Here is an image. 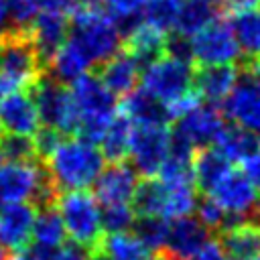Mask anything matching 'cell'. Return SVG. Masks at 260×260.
Listing matches in <instances>:
<instances>
[{"mask_svg": "<svg viewBox=\"0 0 260 260\" xmlns=\"http://www.w3.org/2000/svg\"><path fill=\"white\" fill-rule=\"evenodd\" d=\"M0 156L6 162H30V160H41L37 146H35V136H22V134H8L4 132L0 136Z\"/></svg>", "mask_w": 260, "mask_h": 260, "instance_id": "obj_33", "label": "cell"}, {"mask_svg": "<svg viewBox=\"0 0 260 260\" xmlns=\"http://www.w3.org/2000/svg\"><path fill=\"white\" fill-rule=\"evenodd\" d=\"M55 205L61 213L69 240L85 248L89 254H100L104 242V223L95 195H91L87 189H73L61 193Z\"/></svg>", "mask_w": 260, "mask_h": 260, "instance_id": "obj_4", "label": "cell"}, {"mask_svg": "<svg viewBox=\"0 0 260 260\" xmlns=\"http://www.w3.org/2000/svg\"><path fill=\"white\" fill-rule=\"evenodd\" d=\"M225 258L228 256H225V252H223V248L219 246L217 240H209L203 246V250L197 254V260H225Z\"/></svg>", "mask_w": 260, "mask_h": 260, "instance_id": "obj_40", "label": "cell"}, {"mask_svg": "<svg viewBox=\"0 0 260 260\" xmlns=\"http://www.w3.org/2000/svg\"><path fill=\"white\" fill-rule=\"evenodd\" d=\"M104 0H71V14L81 12V10H95L102 8Z\"/></svg>", "mask_w": 260, "mask_h": 260, "instance_id": "obj_43", "label": "cell"}, {"mask_svg": "<svg viewBox=\"0 0 260 260\" xmlns=\"http://www.w3.org/2000/svg\"><path fill=\"white\" fill-rule=\"evenodd\" d=\"M69 39L87 53L93 65L106 63L120 53V47H124V37L116 18L102 8L73 12Z\"/></svg>", "mask_w": 260, "mask_h": 260, "instance_id": "obj_5", "label": "cell"}, {"mask_svg": "<svg viewBox=\"0 0 260 260\" xmlns=\"http://www.w3.org/2000/svg\"><path fill=\"white\" fill-rule=\"evenodd\" d=\"M219 2H221V8L225 14H236V12L260 6V0H219Z\"/></svg>", "mask_w": 260, "mask_h": 260, "instance_id": "obj_41", "label": "cell"}, {"mask_svg": "<svg viewBox=\"0 0 260 260\" xmlns=\"http://www.w3.org/2000/svg\"><path fill=\"white\" fill-rule=\"evenodd\" d=\"M238 67V81L219 108L234 124L244 126L260 136V77L248 67Z\"/></svg>", "mask_w": 260, "mask_h": 260, "instance_id": "obj_10", "label": "cell"}, {"mask_svg": "<svg viewBox=\"0 0 260 260\" xmlns=\"http://www.w3.org/2000/svg\"><path fill=\"white\" fill-rule=\"evenodd\" d=\"M148 0H104L106 10L116 18H128L134 14H140V10L146 6Z\"/></svg>", "mask_w": 260, "mask_h": 260, "instance_id": "obj_38", "label": "cell"}, {"mask_svg": "<svg viewBox=\"0 0 260 260\" xmlns=\"http://www.w3.org/2000/svg\"><path fill=\"white\" fill-rule=\"evenodd\" d=\"M104 152L83 138H63L53 154L45 160V167L57 185V189L73 191L85 189L104 171Z\"/></svg>", "mask_w": 260, "mask_h": 260, "instance_id": "obj_1", "label": "cell"}, {"mask_svg": "<svg viewBox=\"0 0 260 260\" xmlns=\"http://www.w3.org/2000/svg\"><path fill=\"white\" fill-rule=\"evenodd\" d=\"M167 39L169 35L152 28L150 24H146L144 20L124 39V49L130 51L138 63L142 65V71L154 63L158 57H162L167 53Z\"/></svg>", "mask_w": 260, "mask_h": 260, "instance_id": "obj_21", "label": "cell"}, {"mask_svg": "<svg viewBox=\"0 0 260 260\" xmlns=\"http://www.w3.org/2000/svg\"><path fill=\"white\" fill-rule=\"evenodd\" d=\"M140 73H142V65L138 63V59L122 47L120 53H116L112 59L102 63L98 75L116 95H126L132 89H136V83L142 79Z\"/></svg>", "mask_w": 260, "mask_h": 260, "instance_id": "obj_18", "label": "cell"}, {"mask_svg": "<svg viewBox=\"0 0 260 260\" xmlns=\"http://www.w3.org/2000/svg\"><path fill=\"white\" fill-rule=\"evenodd\" d=\"M138 171L124 160L110 162L93 183V195L102 205L130 203L138 189Z\"/></svg>", "mask_w": 260, "mask_h": 260, "instance_id": "obj_12", "label": "cell"}, {"mask_svg": "<svg viewBox=\"0 0 260 260\" xmlns=\"http://www.w3.org/2000/svg\"><path fill=\"white\" fill-rule=\"evenodd\" d=\"M120 112H124L134 124H169L171 120L167 106L144 87L126 93L120 102Z\"/></svg>", "mask_w": 260, "mask_h": 260, "instance_id": "obj_20", "label": "cell"}, {"mask_svg": "<svg viewBox=\"0 0 260 260\" xmlns=\"http://www.w3.org/2000/svg\"><path fill=\"white\" fill-rule=\"evenodd\" d=\"M10 256H12V252H8L4 246H0V260H10Z\"/></svg>", "mask_w": 260, "mask_h": 260, "instance_id": "obj_46", "label": "cell"}, {"mask_svg": "<svg viewBox=\"0 0 260 260\" xmlns=\"http://www.w3.org/2000/svg\"><path fill=\"white\" fill-rule=\"evenodd\" d=\"M41 6L37 0H8V14H10V28L30 32Z\"/></svg>", "mask_w": 260, "mask_h": 260, "instance_id": "obj_34", "label": "cell"}, {"mask_svg": "<svg viewBox=\"0 0 260 260\" xmlns=\"http://www.w3.org/2000/svg\"><path fill=\"white\" fill-rule=\"evenodd\" d=\"M193 65H234L240 63L242 49L238 45L232 22L225 18H215L203 30H199L191 41Z\"/></svg>", "mask_w": 260, "mask_h": 260, "instance_id": "obj_8", "label": "cell"}, {"mask_svg": "<svg viewBox=\"0 0 260 260\" xmlns=\"http://www.w3.org/2000/svg\"><path fill=\"white\" fill-rule=\"evenodd\" d=\"M61 140H63V134L59 132V130H55V128H49V126H45V128H41L37 134H35V146H37V152H39V158L45 162L51 154H53V150L61 144Z\"/></svg>", "mask_w": 260, "mask_h": 260, "instance_id": "obj_37", "label": "cell"}, {"mask_svg": "<svg viewBox=\"0 0 260 260\" xmlns=\"http://www.w3.org/2000/svg\"><path fill=\"white\" fill-rule=\"evenodd\" d=\"M100 254L108 260H154L156 256L138 236H130L128 232L104 236Z\"/></svg>", "mask_w": 260, "mask_h": 260, "instance_id": "obj_27", "label": "cell"}, {"mask_svg": "<svg viewBox=\"0 0 260 260\" xmlns=\"http://www.w3.org/2000/svg\"><path fill=\"white\" fill-rule=\"evenodd\" d=\"M246 260H260V256L258 258H246Z\"/></svg>", "mask_w": 260, "mask_h": 260, "instance_id": "obj_48", "label": "cell"}, {"mask_svg": "<svg viewBox=\"0 0 260 260\" xmlns=\"http://www.w3.org/2000/svg\"><path fill=\"white\" fill-rule=\"evenodd\" d=\"M215 240L219 242L230 260H246L260 256V223L256 221L228 225L215 234Z\"/></svg>", "mask_w": 260, "mask_h": 260, "instance_id": "obj_19", "label": "cell"}, {"mask_svg": "<svg viewBox=\"0 0 260 260\" xmlns=\"http://www.w3.org/2000/svg\"><path fill=\"white\" fill-rule=\"evenodd\" d=\"M215 144L230 162H244L248 156H252L260 148V136L244 126L230 124L223 128Z\"/></svg>", "mask_w": 260, "mask_h": 260, "instance_id": "obj_25", "label": "cell"}, {"mask_svg": "<svg viewBox=\"0 0 260 260\" xmlns=\"http://www.w3.org/2000/svg\"><path fill=\"white\" fill-rule=\"evenodd\" d=\"M71 93L79 112V138L100 144L116 112V93L95 73H83L71 81Z\"/></svg>", "mask_w": 260, "mask_h": 260, "instance_id": "obj_3", "label": "cell"}, {"mask_svg": "<svg viewBox=\"0 0 260 260\" xmlns=\"http://www.w3.org/2000/svg\"><path fill=\"white\" fill-rule=\"evenodd\" d=\"M195 65L183 59H177L169 53L158 57L142 71V87L158 98L165 106L193 91Z\"/></svg>", "mask_w": 260, "mask_h": 260, "instance_id": "obj_7", "label": "cell"}, {"mask_svg": "<svg viewBox=\"0 0 260 260\" xmlns=\"http://www.w3.org/2000/svg\"><path fill=\"white\" fill-rule=\"evenodd\" d=\"M209 228L197 217H177L169 228V238L160 250L173 260H191L209 242Z\"/></svg>", "mask_w": 260, "mask_h": 260, "instance_id": "obj_15", "label": "cell"}, {"mask_svg": "<svg viewBox=\"0 0 260 260\" xmlns=\"http://www.w3.org/2000/svg\"><path fill=\"white\" fill-rule=\"evenodd\" d=\"M223 112L219 106L213 104H199L183 118L177 120L175 128L183 138H187L197 150L205 148L219 140L223 132Z\"/></svg>", "mask_w": 260, "mask_h": 260, "instance_id": "obj_11", "label": "cell"}, {"mask_svg": "<svg viewBox=\"0 0 260 260\" xmlns=\"http://www.w3.org/2000/svg\"><path fill=\"white\" fill-rule=\"evenodd\" d=\"M167 197H169V187H167L165 181L152 179V177H144L138 183V189L134 193L132 205H134V211L138 215H158V217H165Z\"/></svg>", "mask_w": 260, "mask_h": 260, "instance_id": "obj_30", "label": "cell"}, {"mask_svg": "<svg viewBox=\"0 0 260 260\" xmlns=\"http://www.w3.org/2000/svg\"><path fill=\"white\" fill-rule=\"evenodd\" d=\"M169 228L171 223L158 215H138L132 225L134 236H138L152 252H160L165 248L169 238Z\"/></svg>", "mask_w": 260, "mask_h": 260, "instance_id": "obj_32", "label": "cell"}, {"mask_svg": "<svg viewBox=\"0 0 260 260\" xmlns=\"http://www.w3.org/2000/svg\"><path fill=\"white\" fill-rule=\"evenodd\" d=\"M238 65H242V67H248V69H252L258 77H260V55H256L252 61H248V63H238Z\"/></svg>", "mask_w": 260, "mask_h": 260, "instance_id": "obj_45", "label": "cell"}, {"mask_svg": "<svg viewBox=\"0 0 260 260\" xmlns=\"http://www.w3.org/2000/svg\"><path fill=\"white\" fill-rule=\"evenodd\" d=\"M41 10H59L71 14V0H37Z\"/></svg>", "mask_w": 260, "mask_h": 260, "instance_id": "obj_42", "label": "cell"}, {"mask_svg": "<svg viewBox=\"0 0 260 260\" xmlns=\"http://www.w3.org/2000/svg\"><path fill=\"white\" fill-rule=\"evenodd\" d=\"M232 28L236 32L238 45L242 49L240 63L252 61L260 55V8H250L232 14Z\"/></svg>", "mask_w": 260, "mask_h": 260, "instance_id": "obj_26", "label": "cell"}, {"mask_svg": "<svg viewBox=\"0 0 260 260\" xmlns=\"http://www.w3.org/2000/svg\"><path fill=\"white\" fill-rule=\"evenodd\" d=\"M91 59L87 57V53L73 41L67 39L65 45L55 53V57L49 63L51 75L59 81H75L77 77H81L83 73H87V69L91 67Z\"/></svg>", "mask_w": 260, "mask_h": 260, "instance_id": "obj_24", "label": "cell"}, {"mask_svg": "<svg viewBox=\"0 0 260 260\" xmlns=\"http://www.w3.org/2000/svg\"><path fill=\"white\" fill-rule=\"evenodd\" d=\"M2 165H4V158H2V156H0V169H2Z\"/></svg>", "mask_w": 260, "mask_h": 260, "instance_id": "obj_47", "label": "cell"}, {"mask_svg": "<svg viewBox=\"0 0 260 260\" xmlns=\"http://www.w3.org/2000/svg\"><path fill=\"white\" fill-rule=\"evenodd\" d=\"M10 30V14H8V0H0V35Z\"/></svg>", "mask_w": 260, "mask_h": 260, "instance_id": "obj_44", "label": "cell"}, {"mask_svg": "<svg viewBox=\"0 0 260 260\" xmlns=\"http://www.w3.org/2000/svg\"><path fill=\"white\" fill-rule=\"evenodd\" d=\"M230 171V160L223 156L219 148L205 146L195 152L193 158V173H195V185L201 195H207Z\"/></svg>", "mask_w": 260, "mask_h": 260, "instance_id": "obj_23", "label": "cell"}, {"mask_svg": "<svg viewBox=\"0 0 260 260\" xmlns=\"http://www.w3.org/2000/svg\"><path fill=\"white\" fill-rule=\"evenodd\" d=\"M37 221L32 230V244L41 248H61L65 244V223L61 219V213L57 205L37 207Z\"/></svg>", "mask_w": 260, "mask_h": 260, "instance_id": "obj_29", "label": "cell"}, {"mask_svg": "<svg viewBox=\"0 0 260 260\" xmlns=\"http://www.w3.org/2000/svg\"><path fill=\"white\" fill-rule=\"evenodd\" d=\"M0 128L22 136H35L41 130V116L32 93L18 89L0 95Z\"/></svg>", "mask_w": 260, "mask_h": 260, "instance_id": "obj_14", "label": "cell"}, {"mask_svg": "<svg viewBox=\"0 0 260 260\" xmlns=\"http://www.w3.org/2000/svg\"><path fill=\"white\" fill-rule=\"evenodd\" d=\"M242 167H244V173H246V177L254 183V187L260 191V148L252 154V156H248L244 162H242Z\"/></svg>", "mask_w": 260, "mask_h": 260, "instance_id": "obj_39", "label": "cell"}, {"mask_svg": "<svg viewBox=\"0 0 260 260\" xmlns=\"http://www.w3.org/2000/svg\"><path fill=\"white\" fill-rule=\"evenodd\" d=\"M197 213H199V219L209 228V232L217 234L219 230L225 228L228 223V213L221 209V205L211 197V195H201L199 197V203H197Z\"/></svg>", "mask_w": 260, "mask_h": 260, "instance_id": "obj_36", "label": "cell"}, {"mask_svg": "<svg viewBox=\"0 0 260 260\" xmlns=\"http://www.w3.org/2000/svg\"><path fill=\"white\" fill-rule=\"evenodd\" d=\"M134 207H130L128 203H120V205H104L102 211V223L104 230L108 234H118V232H126L134 225L136 217H134Z\"/></svg>", "mask_w": 260, "mask_h": 260, "instance_id": "obj_35", "label": "cell"}, {"mask_svg": "<svg viewBox=\"0 0 260 260\" xmlns=\"http://www.w3.org/2000/svg\"><path fill=\"white\" fill-rule=\"evenodd\" d=\"M45 71L30 32L10 28L0 35V95L32 87Z\"/></svg>", "mask_w": 260, "mask_h": 260, "instance_id": "obj_2", "label": "cell"}, {"mask_svg": "<svg viewBox=\"0 0 260 260\" xmlns=\"http://www.w3.org/2000/svg\"><path fill=\"white\" fill-rule=\"evenodd\" d=\"M37 205L10 203L0 207V246L16 254L30 246L32 230L37 221Z\"/></svg>", "mask_w": 260, "mask_h": 260, "instance_id": "obj_13", "label": "cell"}, {"mask_svg": "<svg viewBox=\"0 0 260 260\" xmlns=\"http://www.w3.org/2000/svg\"><path fill=\"white\" fill-rule=\"evenodd\" d=\"M171 150L169 124H134L128 156L142 177L158 175Z\"/></svg>", "mask_w": 260, "mask_h": 260, "instance_id": "obj_9", "label": "cell"}, {"mask_svg": "<svg viewBox=\"0 0 260 260\" xmlns=\"http://www.w3.org/2000/svg\"><path fill=\"white\" fill-rule=\"evenodd\" d=\"M240 75L238 63L234 65H205L195 67L193 87L201 95V100H207L213 106H221V102L230 95Z\"/></svg>", "mask_w": 260, "mask_h": 260, "instance_id": "obj_17", "label": "cell"}, {"mask_svg": "<svg viewBox=\"0 0 260 260\" xmlns=\"http://www.w3.org/2000/svg\"><path fill=\"white\" fill-rule=\"evenodd\" d=\"M223 14L219 0H183L181 12L177 18L175 32L183 37H195L209 22Z\"/></svg>", "mask_w": 260, "mask_h": 260, "instance_id": "obj_22", "label": "cell"}, {"mask_svg": "<svg viewBox=\"0 0 260 260\" xmlns=\"http://www.w3.org/2000/svg\"><path fill=\"white\" fill-rule=\"evenodd\" d=\"M132 130H134V122L124 112H118L112 118L106 134H104V138L100 142L102 144V152L110 162H118V160H124L128 156Z\"/></svg>", "mask_w": 260, "mask_h": 260, "instance_id": "obj_28", "label": "cell"}, {"mask_svg": "<svg viewBox=\"0 0 260 260\" xmlns=\"http://www.w3.org/2000/svg\"><path fill=\"white\" fill-rule=\"evenodd\" d=\"M69 30H71V24H69L67 12H59V10H41L39 12V16L30 28V37L37 45V51L41 55L45 69H49L51 59L69 39Z\"/></svg>", "mask_w": 260, "mask_h": 260, "instance_id": "obj_16", "label": "cell"}, {"mask_svg": "<svg viewBox=\"0 0 260 260\" xmlns=\"http://www.w3.org/2000/svg\"><path fill=\"white\" fill-rule=\"evenodd\" d=\"M30 93L39 108L41 122L49 128L65 134H77L79 130V112L73 100L71 89L53 75H43L32 87Z\"/></svg>", "mask_w": 260, "mask_h": 260, "instance_id": "obj_6", "label": "cell"}, {"mask_svg": "<svg viewBox=\"0 0 260 260\" xmlns=\"http://www.w3.org/2000/svg\"><path fill=\"white\" fill-rule=\"evenodd\" d=\"M181 4L183 0H148L142 8V20L152 28L171 35V30L177 26Z\"/></svg>", "mask_w": 260, "mask_h": 260, "instance_id": "obj_31", "label": "cell"}]
</instances>
